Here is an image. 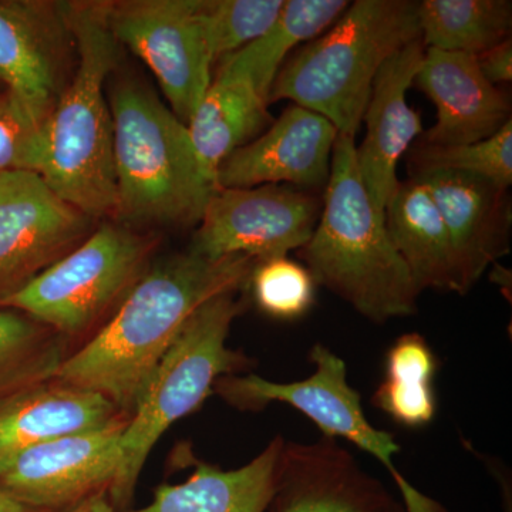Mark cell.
Wrapping results in <instances>:
<instances>
[{"instance_id":"1","label":"cell","mask_w":512,"mask_h":512,"mask_svg":"<svg viewBox=\"0 0 512 512\" xmlns=\"http://www.w3.org/2000/svg\"><path fill=\"white\" fill-rule=\"evenodd\" d=\"M255 264L244 255L211 259L187 251L150 265L96 335L67 356L53 377L100 393L133 416L192 313L222 293L248 291Z\"/></svg>"},{"instance_id":"2","label":"cell","mask_w":512,"mask_h":512,"mask_svg":"<svg viewBox=\"0 0 512 512\" xmlns=\"http://www.w3.org/2000/svg\"><path fill=\"white\" fill-rule=\"evenodd\" d=\"M76 64L43 124L39 175L50 190L92 220L116 212L114 126L107 79L116 72L120 43L107 22V3H63Z\"/></svg>"},{"instance_id":"3","label":"cell","mask_w":512,"mask_h":512,"mask_svg":"<svg viewBox=\"0 0 512 512\" xmlns=\"http://www.w3.org/2000/svg\"><path fill=\"white\" fill-rule=\"evenodd\" d=\"M296 255L316 285L377 325L417 312L419 289L360 177L356 138L338 134L318 224Z\"/></svg>"},{"instance_id":"4","label":"cell","mask_w":512,"mask_h":512,"mask_svg":"<svg viewBox=\"0 0 512 512\" xmlns=\"http://www.w3.org/2000/svg\"><path fill=\"white\" fill-rule=\"evenodd\" d=\"M107 99L114 126L113 221L136 231L197 227L218 187L198 160L187 124L136 77L113 80Z\"/></svg>"},{"instance_id":"5","label":"cell","mask_w":512,"mask_h":512,"mask_svg":"<svg viewBox=\"0 0 512 512\" xmlns=\"http://www.w3.org/2000/svg\"><path fill=\"white\" fill-rule=\"evenodd\" d=\"M419 37V2L356 0L332 28L286 60L269 104L291 100L356 138L380 67Z\"/></svg>"},{"instance_id":"6","label":"cell","mask_w":512,"mask_h":512,"mask_svg":"<svg viewBox=\"0 0 512 512\" xmlns=\"http://www.w3.org/2000/svg\"><path fill=\"white\" fill-rule=\"evenodd\" d=\"M238 293L215 296L192 313L154 370L121 436L119 471L109 488L117 511L127 510L148 454L168 427L200 409L221 377L249 365L227 346L232 322L245 308Z\"/></svg>"},{"instance_id":"7","label":"cell","mask_w":512,"mask_h":512,"mask_svg":"<svg viewBox=\"0 0 512 512\" xmlns=\"http://www.w3.org/2000/svg\"><path fill=\"white\" fill-rule=\"evenodd\" d=\"M157 239L107 221L79 247L0 301L63 338L89 332L150 268Z\"/></svg>"},{"instance_id":"8","label":"cell","mask_w":512,"mask_h":512,"mask_svg":"<svg viewBox=\"0 0 512 512\" xmlns=\"http://www.w3.org/2000/svg\"><path fill=\"white\" fill-rule=\"evenodd\" d=\"M309 360L315 372L299 382L276 383L256 375H231L215 383L214 393L242 410H261L274 402L289 404L312 420L323 436L343 437L383 464L407 512H448L400 473L394 464L399 444L392 433L377 430L367 420L360 393L348 382L345 362L320 343L311 349Z\"/></svg>"},{"instance_id":"9","label":"cell","mask_w":512,"mask_h":512,"mask_svg":"<svg viewBox=\"0 0 512 512\" xmlns=\"http://www.w3.org/2000/svg\"><path fill=\"white\" fill-rule=\"evenodd\" d=\"M114 39L147 64L171 111L190 123L212 83V57L201 0L107 3Z\"/></svg>"},{"instance_id":"10","label":"cell","mask_w":512,"mask_h":512,"mask_svg":"<svg viewBox=\"0 0 512 512\" xmlns=\"http://www.w3.org/2000/svg\"><path fill=\"white\" fill-rule=\"evenodd\" d=\"M322 207L323 192L292 185L218 188L188 251L211 259L231 255L256 262L284 258L308 244Z\"/></svg>"},{"instance_id":"11","label":"cell","mask_w":512,"mask_h":512,"mask_svg":"<svg viewBox=\"0 0 512 512\" xmlns=\"http://www.w3.org/2000/svg\"><path fill=\"white\" fill-rule=\"evenodd\" d=\"M93 221L39 174H0V301L79 247Z\"/></svg>"},{"instance_id":"12","label":"cell","mask_w":512,"mask_h":512,"mask_svg":"<svg viewBox=\"0 0 512 512\" xmlns=\"http://www.w3.org/2000/svg\"><path fill=\"white\" fill-rule=\"evenodd\" d=\"M130 417L26 448L0 464V491L39 512H59L109 491Z\"/></svg>"},{"instance_id":"13","label":"cell","mask_w":512,"mask_h":512,"mask_svg":"<svg viewBox=\"0 0 512 512\" xmlns=\"http://www.w3.org/2000/svg\"><path fill=\"white\" fill-rule=\"evenodd\" d=\"M74 40L63 3L0 0V83L45 124L67 82Z\"/></svg>"},{"instance_id":"14","label":"cell","mask_w":512,"mask_h":512,"mask_svg":"<svg viewBox=\"0 0 512 512\" xmlns=\"http://www.w3.org/2000/svg\"><path fill=\"white\" fill-rule=\"evenodd\" d=\"M265 512H407L338 440H284Z\"/></svg>"},{"instance_id":"15","label":"cell","mask_w":512,"mask_h":512,"mask_svg":"<svg viewBox=\"0 0 512 512\" xmlns=\"http://www.w3.org/2000/svg\"><path fill=\"white\" fill-rule=\"evenodd\" d=\"M338 134L325 117L292 104L261 136L222 161L217 187L286 184L323 192Z\"/></svg>"},{"instance_id":"16","label":"cell","mask_w":512,"mask_h":512,"mask_svg":"<svg viewBox=\"0 0 512 512\" xmlns=\"http://www.w3.org/2000/svg\"><path fill=\"white\" fill-rule=\"evenodd\" d=\"M424 55L426 46L419 37L390 56L376 74L363 114L366 134L356 146L357 168L373 205L383 215L400 183L399 161L423 134L420 113L407 103V92Z\"/></svg>"},{"instance_id":"17","label":"cell","mask_w":512,"mask_h":512,"mask_svg":"<svg viewBox=\"0 0 512 512\" xmlns=\"http://www.w3.org/2000/svg\"><path fill=\"white\" fill-rule=\"evenodd\" d=\"M446 222L456 254L461 293L466 295L491 265L510 252L508 188L478 175L434 171L417 175Z\"/></svg>"},{"instance_id":"18","label":"cell","mask_w":512,"mask_h":512,"mask_svg":"<svg viewBox=\"0 0 512 512\" xmlns=\"http://www.w3.org/2000/svg\"><path fill=\"white\" fill-rule=\"evenodd\" d=\"M413 87L426 94L437 109L436 124L423 131L421 144L478 143L511 121L510 96L485 79L476 56L426 49Z\"/></svg>"},{"instance_id":"19","label":"cell","mask_w":512,"mask_h":512,"mask_svg":"<svg viewBox=\"0 0 512 512\" xmlns=\"http://www.w3.org/2000/svg\"><path fill=\"white\" fill-rule=\"evenodd\" d=\"M124 416L100 393L52 377L0 400V464L36 444L101 429Z\"/></svg>"},{"instance_id":"20","label":"cell","mask_w":512,"mask_h":512,"mask_svg":"<svg viewBox=\"0 0 512 512\" xmlns=\"http://www.w3.org/2000/svg\"><path fill=\"white\" fill-rule=\"evenodd\" d=\"M387 232L419 292L461 293L450 232L426 185L400 181L384 210Z\"/></svg>"},{"instance_id":"21","label":"cell","mask_w":512,"mask_h":512,"mask_svg":"<svg viewBox=\"0 0 512 512\" xmlns=\"http://www.w3.org/2000/svg\"><path fill=\"white\" fill-rule=\"evenodd\" d=\"M284 437H275L247 466L221 470L195 461L184 483L160 485L153 503L123 512H265L274 493Z\"/></svg>"},{"instance_id":"22","label":"cell","mask_w":512,"mask_h":512,"mask_svg":"<svg viewBox=\"0 0 512 512\" xmlns=\"http://www.w3.org/2000/svg\"><path fill=\"white\" fill-rule=\"evenodd\" d=\"M268 107L242 74L220 67L212 77L187 127L198 160L215 184L222 161L271 126Z\"/></svg>"},{"instance_id":"23","label":"cell","mask_w":512,"mask_h":512,"mask_svg":"<svg viewBox=\"0 0 512 512\" xmlns=\"http://www.w3.org/2000/svg\"><path fill=\"white\" fill-rule=\"evenodd\" d=\"M349 5L346 0H285L271 29L222 60L220 67L247 77L269 104L272 86L286 60L299 47L332 28Z\"/></svg>"},{"instance_id":"24","label":"cell","mask_w":512,"mask_h":512,"mask_svg":"<svg viewBox=\"0 0 512 512\" xmlns=\"http://www.w3.org/2000/svg\"><path fill=\"white\" fill-rule=\"evenodd\" d=\"M437 369L439 360L420 333L400 336L387 352L384 379L373 396V404L400 426H427L437 412Z\"/></svg>"},{"instance_id":"25","label":"cell","mask_w":512,"mask_h":512,"mask_svg":"<svg viewBox=\"0 0 512 512\" xmlns=\"http://www.w3.org/2000/svg\"><path fill=\"white\" fill-rule=\"evenodd\" d=\"M421 40L426 49L478 56L510 39V0H423Z\"/></svg>"},{"instance_id":"26","label":"cell","mask_w":512,"mask_h":512,"mask_svg":"<svg viewBox=\"0 0 512 512\" xmlns=\"http://www.w3.org/2000/svg\"><path fill=\"white\" fill-rule=\"evenodd\" d=\"M66 338L37 320L0 308V400L55 376Z\"/></svg>"},{"instance_id":"27","label":"cell","mask_w":512,"mask_h":512,"mask_svg":"<svg viewBox=\"0 0 512 512\" xmlns=\"http://www.w3.org/2000/svg\"><path fill=\"white\" fill-rule=\"evenodd\" d=\"M410 177L457 171L478 175L504 188L512 183V121L493 137L461 146H427L417 143L409 150Z\"/></svg>"},{"instance_id":"28","label":"cell","mask_w":512,"mask_h":512,"mask_svg":"<svg viewBox=\"0 0 512 512\" xmlns=\"http://www.w3.org/2000/svg\"><path fill=\"white\" fill-rule=\"evenodd\" d=\"M285 0H201V15L212 62L234 55L264 36Z\"/></svg>"},{"instance_id":"29","label":"cell","mask_w":512,"mask_h":512,"mask_svg":"<svg viewBox=\"0 0 512 512\" xmlns=\"http://www.w3.org/2000/svg\"><path fill=\"white\" fill-rule=\"evenodd\" d=\"M315 279L305 265L284 258L256 262L248 289L265 315L278 320H296L315 303Z\"/></svg>"},{"instance_id":"30","label":"cell","mask_w":512,"mask_h":512,"mask_svg":"<svg viewBox=\"0 0 512 512\" xmlns=\"http://www.w3.org/2000/svg\"><path fill=\"white\" fill-rule=\"evenodd\" d=\"M43 156V124L25 104L5 90L0 94V174H39Z\"/></svg>"},{"instance_id":"31","label":"cell","mask_w":512,"mask_h":512,"mask_svg":"<svg viewBox=\"0 0 512 512\" xmlns=\"http://www.w3.org/2000/svg\"><path fill=\"white\" fill-rule=\"evenodd\" d=\"M478 69L494 86L510 84L512 79V42L510 39L498 43L476 56Z\"/></svg>"},{"instance_id":"32","label":"cell","mask_w":512,"mask_h":512,"mask_svg":"<svg viewBox=\"0 0 512 512\" xmlns=\"http://www.w3.org/2000/svg\"><path fill=\"white\" fill-rule=\"evenodd\" d=\"M59 512H119L111 504L109 491L103 490L99 493L90 495V497L84 498L80 503L72 505V507L66 508V510Z\"/></svg>"},{"instance_id":"33","label":"cell","mask_w":512,"mask_h":512,"mask_svg":"<svg viewBox=\"0 0 512 512\" xmlns=\"http://www.w3.org/2000/svg\"><path fill=\"white\" fill-rule=\"evenodd\" d=\"M0 512H39L33 510V508L28 507V505H23L19 503V501L13 500L12 497H9L8 494L2 493L0 491Z\"/></svg>"},{"instance_id":"34","label":"cell","mask_w":512,"mask_h":512,"mask_svg":"<svg viewBox=\"0 0 512 512\" xmlns=\"http://www.w3.org/2000/svg\"><path fill=\"white\" fill-rule=\"evenodd\" d=\"M5 92V87L2 86V83H0V94Z\"/></svg>"}]
</instances>
